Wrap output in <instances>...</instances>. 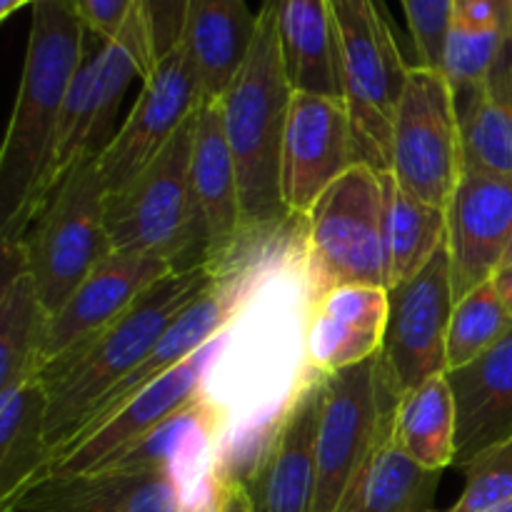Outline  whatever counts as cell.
Wrapping results in <instances>:
<instances>
[{"mask_svg":"<svg viewBox=\"0 0 512 512\" xmlns=\"http://www.w3.org/2000/svg\"><path fill=\"white\" fill-rule=\"evenodd\" d=\"M85 30L73 0H38L18 95L0 148L3 243L20 240L35 190L50 160L65 98L85 60Z\"/></svg>","mask_w":512,"mask_h":512,"instance_id":"cell-1","label":"cell"},{"mask_svg":"<svg viewBox=\"0 0 512 512\" xmlns=\"http://www.w3.org/2000/svg\"><path fill=\"white\" fill-rule=\"evenodd\" d=\"M225 263L208 260L195 268L173 270L93 340L40 370L38 378L48 393L45 435L50 455L83 430L105 395L148 358L180 313L223 275Z\"/></svg>","mask_w":512,"mask_h":512,"instance_id":"cell-2","label":"cell"},{"mask_svg":"<svg viewBox=\"0 0 512 512\" xmlns=\"http://www.w3.org/2000/svg\"><path fill=\"white\" fill-rule=\"evenodd\" d=\"M293 93L280 43V0H263L248 55L218 98L248 233H270L293 220L280 195V158Z\"/></svg>","mask_w":512,"mask_h":512,"instance_id":"cell-3","label":"cell"},{"mask_svg":"<svg viewBox=\"0 0 512 512\" xmlns=\"http://www.w3.org/2000/svg\"><path fill=\"white\" fill-rule=\"evenodd\" d=\"M195 113L128 185L105 198L113 253L163 260L175 270L208 263V233L193 188Z\"/></svg>","mask_w":512,"mask_h":512,"instance_id":"cell-4","label":"cell"},{"mask_svg":"<svg viewBox=\"0 0 512 512\" xmlns=\"http://www.w3.org/2000/svg\"><path fill=\"white\" fill-rule=\"evenodd\" d=\"M105 198L98 153H90L65 175L18 240L48 318L113 253L105 228Z\"/></svg>","mask_w":512,"mask_h":512,"instance_id":"cell-5","label":"cell"},{"mask_svg":"<svg viewBox=\"0 0 512 512\" xmlns=\"http://www.w3.org/2000/svg\"><path fill=\"white\" fill-rule=\"evenodd\" d=\"M330 10L358 163L388 173L395 113L410 65L400 55L393 20L373 0H330Z\"/></svg>","mask_w":512,"mask_h":512,"instance_id":"cell-6","label":"cell"},{"mask_svg":"<svg viewBox=\"0 0 512 512\" xmlns=\"http://www.w3.org/2000/svg\"><path fill=\"white\" fill-rule=\"evenodd\" d=\"M305 265L313 300L340 285L385 288V193L375 168L345 170L305 218Z\"/></svg>","mask_w":512,"mask_h":512,"instance_id":"cell-7","label":"cell"},{"mask_svg":"<svg viewBox=\"0 0 512 512\" xmlns=\"http://www.w3.org/2000/svg\"><path fill=\"white\" fill-rule=\"evenodd\" d=\"M388 173L415 198L448 208L465 168L458 100L443 70L410 65L395 113Z\"/></svg>","mask_w":512,"mask_h":512,"instance_id":"cell-8","label":"cell"},{"mask_svg":"<svg viewBox=\"0 0 512 512\" xmlns=\"http://www.w3.org/2000/svg\"><path fill=\"white\" fill-rule=\"evenodd\" d=\"M395 410L398 403L380 385L378 355L323 375L313 512H340L360 470L393 425Z\"/></svg>","mask_w":512,"mask_h":512,"instance_id":"cell-9","label":"cell"},{"mask_svg":"<svg viewBox=\"0 0 512 512\" xmlns=\"http://www.w3.org/2000/svg\"><path fill=\"white\" fill-rule=\"evenodd\" d=\"M390 293V315L383 348L378 353V378L395 403L425 380L448 373V330L455 308L453 273L448 248Z\"/></svg>","mask_w":512,"mask_h":512,"instance_id":"cell-10","label":"cell"},{"mask_svg":"<svg viewBox=\"0 0 512 512\" xmlns=\"http://www.w3.org/2000/svg\"><path fill=\"white\" fill-rule=\"evenodd\" d=\"M203 103L198 70L183 40L158 58L143 80L138 100L108 145L98 153V170L105 193L128 185Z\"/></svg>","mask_w":512,"mask_h":512,"instance_id":"cell-11","label":"cell"},{"mask_svg":"<svg viewBox=\"0 0 512 512\" xmlns=\"http://www.w3.org/2000/svg\"><path fill=\"white\" fill-rule=\"evenodd\" d=\"M320 408L323 373L308 365L253 470L243 480L250 512H313Z\"/></svg>","mask_w":512,"mask_h":512,"instance_id":"cell-12","label":"cell"},{"mask_svg":"<svg viewBox=\"0 0 512 512\" xmlns=\"http://www.w3.org/2000/svg\"><path fill=\"white\" fill-rule=\"evenodd\" d=\"M358 163L343 98L293 93L280 158V195L293 218H308L320 195Z\"/></svg>","mask_w":512,"mask_h":512,"instance_id":"cell-13","label":"cell"},{"mask_svg":"<svg viewBox=\"0 0 512 512\" xmlns=\"http://www.w3.org/2000/svg\"><path fill=\"white\" fill-rule=\"evenodd\" d=\"M223 335L210 340L200 353H195L193 358H188L178 368H173L163 378L155 380L153 385H148L138 398L123 405L113 418L105 420L93 433L83 435L80 440L50 455L48 465H45L38 478H43V475L93 473L100 465L108 463L113 455L123 453L125 448L143 440L150 430L165 423L175 410H180L190 400L198 398L203 393L210 365L215 363L220 348H223Z\"/></svg>","mask_w":512,"mask_h":512,"instance_id":"cell-14","label":"cell"},{"mask_svg":"<svg viewBox=\"0 0 512 512\" xmlns=\"http://www.w3.org/2000/svg\"><path fill=\"white\" fill-rule=\"evenodd\" d=\"M448 248L455 303L488 283L512 238V178L463 173L448 208Z\"/></svg>","mask_w":512,"mask_h":512,"instance_id":"cell-15","label":"cell"},{"mask_svg":"<svg viewBox=\"0 0 512 512\" xmlns=\"http://www.w3.org/2000/svg\"><path fill=\"white\" fill-rule=\"evenodd\" d=\"M173 265L140 255L110 253L48 320L40 345L38 373L93 340L120 318L150 285L173 273Z\"/></svg>","mask_w":512,"mask_h":512,"instance_id":"cell-16","label":"cell"},{"mask_svg":"<svg viewBox=\"0 0 512 512\" xmlns=\"http://www.w3.org/2000/svg\"><path fill=\"white\" fill-rule=\"evenodd\" d=\"M178 500L170 473L98 470L35 478L0 500V512H178Z\"/></svg>","mask_w":512,"mask_h":512,"instance_id":"cell-17","label":"cell"},{"mask_svg":"<svg viewBox=\"0 0 512 512\" xmlns=\"http://www.w3.org/2000/svg\"><path fill=\"white\" fill-rule=\"evenodd\" d=\"M390 293L383 285H340L313 303L305 333V358L330 375L375 358L383 348Z\"/></svg>","mask_w":512,"mask_h":512,"instance_id":"cell-18","label":"cell"},{"mask_svg":"<svg viewBox=\"0 0 512 512\" xmlns=\"http://www.w3.org/2000/svg\"><path fill=\"white\" fill-rule=\"evenodd\" d=\"M455 403V468L512 440V330L473 363L445 373Z\"/></svg>","mask_w":512,"mask_h":512,"instance_id":"cell-19","label":"cell"},{"mask_svg":"<svg viewBox=\"0 0 512 512\" xmlns=\"http://www.w3.org/2000/svg\"><path fill=\"white\" fill-rule=\"evenodd\" d=\"M193 188L208 233V260L225 263L243 245L248 230L220 100H203L195 113Z\"/></svg>","mask_w":512,"mask_h":512,"instance_id":"cell-20","label":"cell"},{"mask_svg":"<svg viewBox=\"0 0 512 512\" xmlns=\"http://www.w3.org/2000/svg\"><path fill=\"white\" fill-rule=\"evenodd\" d=\"M220 440H223V413L200 393L188 405L175 410L165 423L150 430L143 440L113 455L98 470L170 473L183 490L218 463Z\"/></svg>","mask_w":512,"mask_h":512,"instance_id":"cell-21","label":"cell"},{"mask_svg":"<svg viewBox=\"0 0 512 512\" xmlns=\"http://www.w3.org/2000/svg\"><path fill=\"white\" fill-rule=\"evenodd\" d=\"M258 15L248 0H185L183 33L203 100H218L248 55Z\"/></svg>","mask_w":512,"mask_h":512,"instance_id":"cell-22","label":"cell"},{"mask_svg":"<svg viewBox=\"0 0 512 512\" xmlns=\"http://www.w3.org/2000/svg\"><path fill=\"white\" fill-rule=\"evenodd\" d=\"M48 313L43 310L20 243H3L0 285V393L38 378L40 345Z\"/></svg>","mask_w":512,"mask_h":512,"instance_id":"cell-23","label":"cell"},{"mask_svg":"<svg viewBox=\"0 0 512 512\" xmlns=\"http://www.w3.org/2000/svg\"><path fill=\"white\" fill-rule=\"evenodd\" d=\"M280 43L295 93L343 98L338 28L330 0H280Z\"/></svg>","mask_w":512,"mask_h":512,"instance_id":"cell-24","label":"cell"},{"mask_svg":"<svg viewBox=\"0 0 512 512\" xmlns=\"http://www.w3.org/2000/svg\"><path fill=\"white\" fill-rule=\"evenodd\" d=\"M465 173L512 178V55L500 53L483 88L458 100Z\"/></svg>","mask_w":512,"mask_h":512,"instance_id":"cell-25","label":"cell"},{"mask_svg":"<svg viewBox=\"0 0 512 512\" xmlns=\"http://www.w3.org/2000/svg\"><path fill=\"white\" fill-rule=\"evenodd\" d=\"M440 480L443 470L423 468L403 453L390 425L340 512H433Z\"/></svg>","mask_w":512,"mask_h":512,"instance_id":"cell-26","label":"cell"},{"mask_svg":"<svg viewBox=\"0 0 512 512\" xmlns=\"http://www.w3.org/2000/svg\"><path fill=\"white\" fill-rule=\"evenodd\" d=\"M385 193V288L418 275L448 238L445 208L415 198L390 173H380Z\"/></svg>","mask_w":512,"mask_h":512,"instance_id":"cell-27","label":"cell"},{"mask_svg":"<svg viewBox=\"0 0 512 512\" xmlns=\"http://www.w3.org/2000/svg\"><path fill=\"white\" fill-rule=\"evenodd\" d=\"M48 393L28 378L0 393V500L38 478L50 460Z\"/></svg>","mask_w":512,"mask_h":512,"instance_id":"cell-28","label":"cell"},{"mask_svg":"<svg viewBox=\"0 0 512 512\" xmlns=\"http://www.w3.org/2000/svg\"><path fill=\"white\" fill-rule=\"evenodd\" d=\"M393 438L423 468L445 470L455 463V403L445 375L425 380L400 400Z\"/></svg>","mask_w":512,"mask_h":512,"instance_id":"cell-29","label":"cell"},{"mask_svg":"<svg viewBox=\"0 0 512 512\" xmlns=\"http://www.w3.org/2000/svg\"><path fill=\"white\" fill-rule=\"evenodd\" d=\"M510 25L478 23L453 15L443 50V73L455 90V100H463L483 88L508 40Z\"/></svg>","mask_w":512,"mask_h":512,"instance_id":"cell-30","label":"cell"},{"mask_svg":"<svg viewBox=\"0 0 512 512\" xmlns=\"http://www.w3.org/2000/svg\"><path fill=\"white\" fill-rule=\"evenodd\" d=\"M512 330V318L493 280L470 290L453 308L448 330V370L463 368L500 343Z\"/></svg>","mask_w":512,"mask_h":512,"instance_id":"cell-31","label":"cell"},{"mask_svg":"<svg viewBox=\"0 0 512 512\" xmlns=\"http://www.w3.org/2000/svg\"><path fill=\"white\" fill-rule=\"evenodd\" d=\"M465 488L450 508L433 512H488L512 498V440L460 468Z\"/></svg>","mask_w":512,"mask_h":512,"instance_id":"cell-32","label":"cell"},{"mask_svg":"<svg viewBox=\"0 0 512 512\" xmlns=\"http://www.w3.org/2000/svg\"><path fill=\"white\" fill-rule=\"evenodd\" d=\"M408 18L418 65L443 68V50L453 23L455 0H400Z\"/></svg>","mask_w":512,"mask_h":512,"instance_id":"cell-33","label":"cell"},{"mask_svg":"<svg viewBox=\"0 0 512 512\" xmlns=\"http://www.w3.org/2000/svg\"><path fill=\"white\" fill-rule=\"evenodd\" d=\"M133 3L135 0H73L85 30L103 43L118 35Z\"/></svg>","mask_w":512,"mask_h":512,"instance_id":"cell-34","label":"cell"},{"mask_svg":"<svg viewBox=\"0 0 512 512\" xmlns=\"http://www.w3.org/2000/svg\"><path fill=\"white\" fill-rule=\"evenodd\" d=\"M493 283L495 288H498V295L500 300H503L505 310H508L512 318V265H508V268H500L498 273H495Z\"/></svg>","mask_w":512,"mask_h":512,"instance_id":"cell-35","label":"cell"},{"mask_svg":"<svg viewBox=\"0 0 512 512\" xmlns=\"http://www.w3.org/2000/svg\"><path fill=\"white\" fill-rule=\"evenodd\" d=\"M33 5V0H0V20H8L15 10Z\"/></svg>","mask_w":512,"mask_h":512,"instance_id":"cell-36","label":"cell"},{"mask_svg":"<svg viewBox=\"0 0 512 512\" xmlns=\"http://www.w3.org/2000/svg\"><path fill=\"white\" fill-rule=\"evenodd\" d=\"M488 512H512V498L505 500L503 505H498V508H493V510H488Z\"/></svg>","mask_w":512,"mask_h":512,"instance_id":"cell-37","label":"cell"},{"mask_svg":"<svg viewBox=\"0 0 512 512\" xmlns=\"http://www.w3.org/2000/svg\"><path fill=\"white\" fill-rule=\"evenodd\" d=\"M508 265H512V238H510L508 253H505V258H503V265H500V268H508Z\"/></svg>","mask_w":512,"mask_h":512,"instance_id":"cell-38","label":"cell"},{"mask_svg":"<svg viewBox=\"0 0 512 512\" xmlns=\"http://www.w3.org/2000/svg\"><path fill=\"white\" fill-rule=\"evenodd\" d=\"M373 3L378 5L380 10H383V15H385V18H390V20H393V15H390V10H388V5H385V0H373Z\"/></svg>","mask_w":512,"mask_h":512,"instance_id":"cell-39","label":"cell"},{"mask_svg":"<svg viewBox=\"0 0 512 512\" xmlns=\"http://www.w3.org/2000/svg\"><path fill=\"white\" fill-rule=\"evenodd\" d=\"M505 48H508V53L512 55V20H510V33H508V40H505Z\"/></svg>","mask_w":512,"mask_h":512,"instance_id":"cell-40","label":"cell"},{"mask_svg":"<svg viewBox=\"0 0 512 512\" xmlns=\"http://www.w3.org/2000/svg\"><path fill=\"white\" fill-rule=\"evenodd\" d=\"M33 3H38V0H33Z\"/></svg>","mask_w":512,"mask_h":512,"instance_id":"cell-41","label":"cell"}]
</instances>
